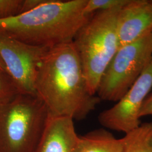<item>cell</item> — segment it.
I'll use <instances>...</instances> for the list:
<instances>
[{"instance_id": "8", "label": "cell", "mask_w": 152, "mask_h": 152, "mask_svg": "<svg viewBox=\"0 0 152 152\" xmlns=\"http://www.w3.org/2000/svg\"><path fill=\"white\" fill-rule=\"evenodd\" d=\"M120 48L151 34L152 5L150 0H130L120 9L117 20Z\"/></svg>"}, {"instance_id": "1", "label": "cell", "mask_w": 152, "mask_h": 152, "mask_svg": "<svg viewBox=\"0 0 152 152\" xmlns=\"http://www.w3.org/2000/svg\"><path fill=\"white\" fill-rule=\"evenodd\" d=\"M34 85L36 94L53 117L83 120L101 101L89 91L73 42L48 49L38 66Z\"/></svg>"}, {"instance_id": "2", "label": "cell", "mask_w": 152, "mask_h": 152, "mask_svg": "<svg viewBox=\"0 0 152 152\" xmlns=\"http://www.w3.org/2000/svg\"><path fill=\"white\" fill-rule=\"evenodd\" d=\"M87 2L44 0L29 11L0 19V31L25 44L48 49L72 42L91 15L84 12Z\"/></svg>"}, {"instance_id": "10", "label": "cell", "mask_w": 152, "mask_h": 152, "mask_svg": "<svg viewBox=\"0 0 152 152\" xmlns=\"http://www.w3.org/2000/svg\"><path fill=\"white\" fill-rule=\"evenodd\" d=\"M122 139L104 129L92 131L79 139L72 152H122Z\"/></svg>"}, {"instance_id": "13", "label": "cell", "mask_w": 152, "mask_h": 152, "mask_svg": "<svg viewBox=\"0 0 152 152\" xmlns=\"http://www.w3.org/2000/svg\"><path fill=\"white\" fill-rule=\"evenodd\" d=\"M24 0H0V19L21 14Z\"/></svg>"}, {"instance_id": "14", "label": "cell", "mask_w": 152, "mask_h": 152, "mask_svg": "<svg viewBox=\"0 0 152 152\" xmlns=\"http://www.w3.org/2000/svg\"><path fill=\"white\" fill-rule=\"evenodd\" d=\"M17 87L7 73L0 72V102L19 94Z\"/></svg>"}, {"instance_id": "9", "label": "cell", "mask_w": 152, "mask_h": 152, "mask_svg": "<svg viewBox=\"0 0 152 152\" xmlns=\"http://www.w3.org/2000/svg\"><path fill=\"white\" fill-rule=\"evenodd\" d=\"M74 120L49 116L44 133L34 152H72L79 139Z\"/></svg>"}, {"instance_id": "7", "label": "cell", "mask_w": 152, "mask_h": 152, "mask_svg": "<svg viewBox=\"0 0 152 152\" xmlns=\"http://www.w3.org/2000/svg\"><path fill=\"white\" fill-rule=\"evenodd\" d=\"M152 88V59L125 95L113 107L101 112L98 121L103 127L127 134L141 125V107Z\"/></svg>"}, {"instance_id": "12", "label": "cell", "mask_w": 152, "mask_h": 152, "mask_svg": "<svg viewBox=\"0 0 152 152\" xmlns=\"http://www.w3.org/2000/svg\"><path fill=\"white\" fill-rule=\"evenodd\" d=\"M130 0H87L84 12L89 15L96 11L123 7Z\"/></svg>"}, {"instance_id": "11", "label": "cell", "mask_w": 152, "mask_h": 152, "mask_svg": "<svg viewBox=\"0 0 152 152\" xmlns=\"http://www.w3.org/2000/svg\"><path fill=\"white\" fill-rule=\"evenodd\" d=\"M122 139V152H152V122L141 124Z\"/></svg>"}, {"instance_id": "5", "label": "cell", "mask_w": 152, "mask_h": 152, "mask_svg": "<svg viewBox=\"0 0 152 152\" xmlns=\"http://www.w3.org/2000/svg\"><path fill=\"white\" fill-rule=\"evenodd\" d=\"M152 59V33L120 47L104 73L96 94L102 100L117 102Z\"/></svg>"}, {"instance_id": "6", "label": "cell", "mask_w": 152, "mask_h": 152, "mask_svg": "<svg viewBox=\"0 0 152 152\" xmlns=\"http://www.w3.org/2000/svg\"><path fill=\"white\" fill-rule=\"evenodd\" d=\"M48 49L25 44L0 31V58L20 93L36 94L37 71Z\"/></svg>"}, {"instance_id": "15", "label": "cell", "mask_w": 152, "mask_h": 152, "mask_svg": "<svg viewBox=\"0 0 152 152\" xmlns=\"http://www.w3.org/2000/svg\"><path fill=\"white\" fill-rule=\"evenodd\" d=\"M147 115H152V93L145 99L139 114L140 118Z\"/></svg>"}, {"instance_id": "17", "label": "cell", "mask_w": 152, "mask_h": 152, "mask_svg": "<svg viewBox=\"0 0 152 152\" xmlns=\"http://www.w3.org/2000/svg\"><path fill=\"white\" fill-rule=\"evenodd\" d=\"M150 2H151V4H152V0H150Z\"/></svg>"}, {"instance_id": "16", "label": "cell", "mask_w": 152, "mask_h": 152, "mask_svg": "<svg viewBox=\"0 0 152 152\" xmlns=\"http://www.w3.org/2000/svg\"><path fill=\"white\" fill-rule=\"evenodd\" d=\"M0 72L7 73L5 65L4 64L2 59H1V58H0Z\"/></svg>"}, {"instance_id": "3", "label": "cell", "mask_w": 152, "mask_h": 152, "mask_svg": "<svg viewBox=\"0 0 152 152\" xmlns=\"http://www.w3.org/2000/svg\"><path fill=\"white\" fill-rule=\"evenodd\" d=\"M50 114L37 94L19 93L0 102V152H34Z\"/></svg>"}, {"instance_id": "4", "label": "cell", "mask_w": 152, "mask_h": 152, "mask_svg": "<svg viewBox=\"0 0 152 152\" xmlns=\"http://www.w3.org/2000/svg\"><path fill=\"white\" fill-rule=\"evenodd\" d=\"M121 7L93 13L73 41L89 91L94 95L104 72L120 48L117 20Z\"/></svg>"}]
</instances>
